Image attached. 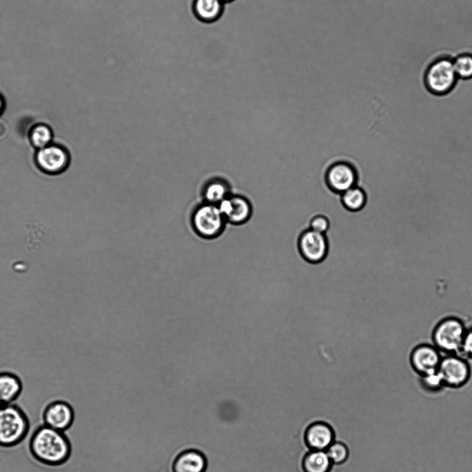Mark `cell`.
Here are the masks:
<instances>
[{
    "label": "cell",
    "mask_w": 472,
    "mask_h": 472,
    "mask_svg": "<svg viewBox=\"0 0 472 472\" xmlns=\"http://www.w3.org/2000/svg\"><path fill=\"white\" fill-rule=\"evenodd\" d=\"M74 421V410L65 401L55 400L48 403L43 412L44 424L64 432Z\"/></svg>",
    "instance_id": "11"
},
{
    "label": "cell",
    "mask_w": 472,
    "mask_h": 472,
    "mask_svg": "<svg viewBox=\"0 0 472 472\" xmlns=\"http://www.w3.org/2000/svg\"><path fill=\"white\" fill-rule=\"evenodd\" d=\"M53 134L51 129L46 125H35L30 134V139L33 145L37 149L52 143Z\"/></svg>",
    "instance_id": "20"
},
{
    "label": "cell",
    "mask_w": 472,
    "mask_h": 472,
    "mask_svg": "<svg viewBox=\"0 0 472 472\" xmlns=\"http://www.w3.org/2000/svg\"><path fill=\"white\" fill-rule=\"evenodd\" d=\"M206 466L204 455L196 450L181 453L174 463V472H203Z\"/></svg>",
    "instance_id": "15"
},
{
    "label": "cell",
    "mask_w": 472,
    "mask_h": 472,
    "mask_svg": "<svg viewBox=\"0 0 472 472\" xmlns=\"http://www.w3.org/2000/svg\"><path fill=\"white\" fill-rule=\"evenodd\" d=\"M36 161L38 166L44 172L50 174L63 172L69 163V156L62 147L51 143L37 149Z\"/></svg>",
    "instance_id": "7"
},
{
    "label": "cell",
    "mask_w": 472,
    "mask_h": 472,
    "mask_svg": "<svg viewBox=\"0 0 472 472\" xmlns=\"http://www.w3.org/2000/svg\"><path fill=\"white\" fill-rule=\"evenodd\" d=\"M440 361L437 351L426 345L416 348L411 356L412 367L421 375L437 370Z\"/></svg>",
    "instance_id": "12"
},
{
    "label": "cell",
    "mask_w": 472,
    "mask_h": 472,
    "mask_svg": "<svg viewBox=\"0 0 472 472\" xmlns=\"http://www.w3.org/2000/svg\"><path fill=\"white\" fill-rule=\"evenodd\" d=\"M329 227V220L323 215L314 216L309 223V229L320 233L325 234L328 230Z\"/></svg>",
    "instance_id": "24"
},
{
    "label": "cell",
    "mask_w": 472,
    "mask_h": 472,
    "mask_svg": "<svg viewBox=\"0 0 472 472\" xmlns=\"http://www.w3.org/2000/svg\"><path fill=\"white\" fill-rule=\"evenodd\" d=\"M421 384L425 390L431 393L438 392L445 387L437 370L421 375Z\"/></svg>",
    "instance_id": "22"
},
{
    "label": "cell",
    "mask_w": 472,
    "mask_h": 472,
    "mask_svg": "<svg viewBox=\"0 0 472 472\" xmlns=\"http://www.w3.org/2000/svg\"><path fill=\"white\" fill-rule=\"evenodd\" d=\"M327 453L332 462L341 464L346 460L348 456V450L343 443L335 442L327 448Z\"/></svg>",
    "instance_id": "23"
},
{
    "label": "cell",
    "mask_w": 472,
    "mask_h": 472,
    "mask_svg": "<svg viewBox=\"0 0 472 472\" xmlns=\"http://www.w3.org/2000/svg\"><path fill=\"white\" fill-rule=\"evenodd\" d=\"M29 430V421L24 411L14 403L0 409V446L9 448L20 444Z\"/></svg>",
    "instance_id": "2"
},
{
    "label": "cell",
    "mask_w": 472,
    "mask_h": 472,
    "mask_svg": "<svg viewBox=\"0 0 472 472\" xmlns=\"http://www.w3.org/2000/svg\"><path fill=\"white\" fill-rule=\"evenodd\" d=\"M341 201L346 209L358 211L364 206L366 195L361 188L355 185L341 194Z\"/></svg>",
    "instance_id": "19"
},
{
    "label": "cell",
    "mask_w": 472,
    "mask_h": 472,
    "mask_svg": "<svg viewBox=\"0 0 472 472\" xmlns=\"http://www.w3.org/2000/svg\"><path fill=\"white\" fill-rule=\"evenodd\" d=\"M298 248L302 257L309 262L323 261L328 251V242L325 234L308 229L298 239Z\"/></svg>",
    "instance_id": "5"
},
{
    "label": "cell",
    "mask_w": 472,
    "mask_h": 472,
    "mask_svg": "<svg viewBox=\"0 0 472 472\" xmlns=\"http://www.w3.org/2000/svg\"><path fill=\"white\" fill-rule=\"evenodd\" d=\"M461 347L466 354L472 356V330L464 335Z\"/></svg>",
    "instance_id": "25"
},
{
    "label": "cell",
    "mask_w": 472,
    "mask_h": 472,
    "mask_svg": "<svg viewBox=\"0 0 472 472\" xmlns=\"http://www.w3.org/2000/svg\"><path fill=\"white\" fill-rule=\"evenodd\" d=\"M464 335L462 324L456 319L448 318L438 325L434 333V340L439 348L455 351L462 347Z\"/></svg>",
    "instance_id": "6"
},
{
    "label": "cell",
    "mask_w": 472,
    "mask_h": 472,
    "mask_svg": "<svg viewBox=\"0 0 472 472\" xmlns=\"http://www.w3.org/2000/svg\"><path fill=\"white\" fill-rule=\"evenodd\" d=\"M29 449L36 460L51 466L65 463L71 453V446L64 432L44 424L33 432Z\"/></svg>",
    "instance_id": "1"
},
{
    "label": "cell",
    "mask_w": 472,
    "mask_h": 472,
    "mask_svg": "<svg viewBox=\"0 0 472 472\" xmlns=\"http://www.w3.org/2000/svg\"><path fill=\"white\" fill-rule=\"evenodd\" d=\"M194 10L196 15L203 21H213L221 14V0H194Z\"/></svg>",
    "instance_id": "18"
},
{
    "label": "cell",
    "mask_w": 472,
    "mask_h": 472,
    "mask_svg": "<svg viewBox=\"0 0 472 472\" xmlns=\"http://www.w3.org/2000/svg\"><path fill=\"white\" fill-rule=\"evenodd\" d=\"M458 81L453 59L442 57L433 60L427 67L424 83L435 95H445L453 90Z\"/></svg>",
    "instance_id": "4"
},
{
    "label": "cell",
    "mask_w": 472,
    "mask_h": 472,
    "mask_svg": "<svg viewBox=\"0 0 472 472\" xmlns=\"http://www.w3.org/2000/svg\"><path fill=\"white\" fill-rule=\"evenodd\" d=\"M221 1L223 2V1H232V0H221Z\"/></svg>",
    "instance_id": "27"
},
{
    "label": "cell",
    "mask_w": 472,
    "mask_h": 472,
    "mask_svg": "<svg viewBox=\"0 0 472 472\" xmlns=\"http://www.w3.org/2000/svg\"><path fill=\"white\" fill-rule=\"evenodd\" d=\"M217 206L226 222L233 225L245 223L252 213L250 201L240 194H231Z\"/></svg>",
    "instance_id": "9"
},
{
    "label": "cell",
    "mask_w": 472,
    "mask_h": 472,
    "mask_svg": "<svg viewBox=\"0 0 472 472\" xmlns=\"http://www.w3.org/2000/svg\"><path fill=\"white\" fill-rule=\"evenodd\" d=\"M2 406H3V405H2L1 403L0 402V409H1V408Z\"/></svg>",
    "instance_id": "28"
},
{
    "label": "cell",
    "mask_w": 472,
    "mask_h": 472,
    "mask_svg": "<svg viewBox=\"0 0 472 472\" xmlns=\"http://www.w3.org/2000/svg\"><path fill=\"white\" fill-rule=\"evenodd\" d=\"M5 107V102L4 100L2 98V96L0 95V115L2 114L3 109Z\"/></svg>",
    "instance_id": "26"
},
{
    "label": "cell",
    "mask_w": 472,
    "mask_h": 472,
    "mask_svg": "<svg viewBox=\"0 0 472 472\" xmlns=\"http://www.w3.org/2000/svg\"><path fill=\"white\" fill-rule=\"evenodd\" d=\"M227 222L218 206L205 202L198 206L191 217L194 233L205 240L219 237L224 231Z\"/></svg>",
    "instance_id": "3"
},
{
    "label": "cell",
    "mask_w": 472,
    "mask_h": 472,
    "mask_svg": "<svg viewBox=\"0 0 472 472\" xmlns=\"http://www.w3.org/2000/svg\"><path fill=\"white\" fill-rule=\"evenodd\" d=\"M232 194L230 183L223 179H214L208 182L203 191L205 202L218 205Z\"/></svg>",
    "instance_id": "16"
},
{
    "label": "cell",
    "mask_w": 472,
    "mask_h": 472,
    "mask_svg": "<svg viewBox=\"0 0 472 472\" xmlns=\"http://www.w3.org/2000/svg\"><path fill=\"white\" fill-rule=\"evenodd\" d=\"M22 391L21 381L10 372H0V402L2 405L13 403Z\"/></svg>",
    "instance_id": "14"
},
{
    "label": "cell",
    "mask_w": 472,
    "mask_h": 472,
    "mask_svg": "<svg viewBox=\"0 0 472 472\" xmlns=\"http://www.w3.org/2000/svg\"><path fill=\"white\" fill-rule=\"evenodd\" d=\"M326 182L333 191L343 194L356 185V172L347 162L338 161L332 164L326 172Z\"/></svg>",
    "instance_id": "10"
},
{
    "label": "cell",
    "mask_w": 472,
    "mask_h": 472,
    "mask_svg": "<svg viewBox=\"0 0 472 472\" xmlns=\"http://www.w3.org/2000/svg\"><path fill=\"white\" fill-rule=\"evenodd\" d=\"M334 440V432L330 426L324 422L311 424L305 433V441L312 450L324 451Z\"/></svg>",
    "instance_id": "13"
},
{
    "label": "cell",
    "mask_w": 472,
    "mask_h": 472,
    "mask_svg": "<svg viewBox=\"0 0 472 472\" xmlns=\"http://www.w3.org/2000/svg\"><path fill=\"white\" fill-rule=\"evenodd\" d=\"M331 464L327 452L312 450L305 455L303 468L305 472H329Z\"/></svg>",
    "instance_id": "17"
},
{
    "label": "cell",
    "mask_w": 472,
    "mask_h": 472,
    "mask_svg": "<svg viewBox=\"0 0 472 472\" xmlns=\"http://www.w3.org/2000/svg\"><path fill=\"white\" fill-rule=\"evenodd\" d=\"M455 71L458 79H472V54L462 53L453 60Z\"/></svg>",
    "instance_id": "21"
},
{
    "label": "cell",
    "mask_w": 472,
    "mask_h": 472,
    "mask_svg": "<svg viewBox=\"0 0 472 472\" xmlns=\"http://www.w3.org/2000/svg\"><path fill=\"white\" fill-rule=\"evenodd\" d=\"M437 371L444 385L452 388L462 387L470 377V369L466 363L454 356L441 360Z\"/></svg>",
    "instance_id": "8"
}]
</instances>
